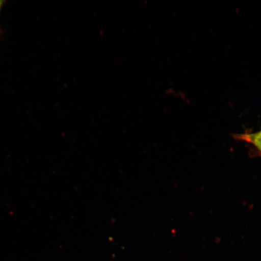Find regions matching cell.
Listing matches in <instances>:
<instances>
[{"label": "cell", "instance_id": "obj_2", "mask_svg": "<svg viewBox=\"0 0 261 261\" xmlns=\"http://www.w3.org/2000/svg\"><path fill=\"white\" fill-rule=\"evenodd\" d=\"M3 2L0 1V12H1V11H2V8L3 7Z\"/></svg>", "mask_w": 261, "mask_h": 261}, {"label": "cell", "instance_id": "obj_1", "mask_svg": "<svg viewBox=\"0 0 261 261\" xmlns=\"http://www.w3.org/2000/svg\"><path fill=\"white\" fill-rule=\"evenodd\" d=\"M238 138L250 143L255 146L257 149L261 148V130L255 133H246L238 135Z\"/></svg>", "mask_w": 261, "mask_h": 261}, {"label": "cell", "instance_id": "obj_3", "mask_svg": "<svg viewBox=\"0 0 261 261\" xmlns=\"http://www.w3.org/2000/svg\"><path fill=\"white\" fill-rule=\"evenodd\" d=\"M257 150H258V151H259L261 152V148L257 149Z\"/></svg>", "mask_w": 261, "mask_h": 261}]
</instances>
